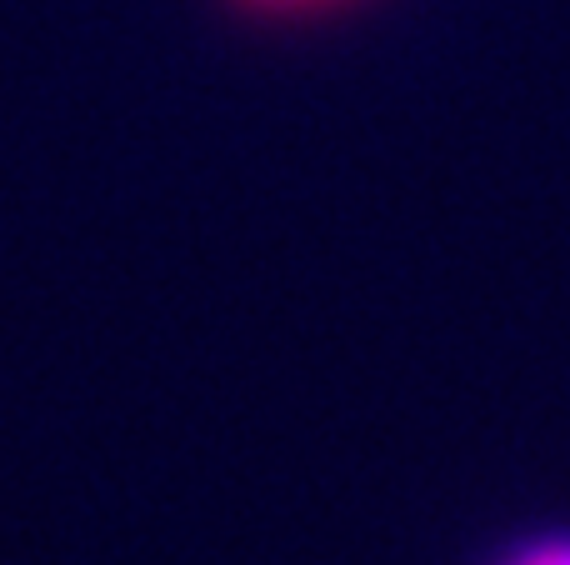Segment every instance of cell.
<instances>
[{
  "label": "cell",
  "instance_id": "obj_1",
  "mask_svg": "<svg viewBox=\"0 0 570 565\" xmlns=\"http://www.w3.org/2000/svg\"><path fill=\"white\" fill-rule=\"evenodd\" d=\"M505 565H570V541L556 536V541H535V546L515 551Z\"/></svg>",
  "mask_w": 570,
  "mask_h": 565
}]
</instances>
